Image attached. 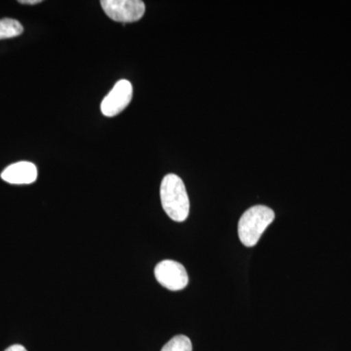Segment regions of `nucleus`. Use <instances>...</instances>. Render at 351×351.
<instances>
[{"mask_svg":"<svg viewBox=\"0 0 351 351\" xmlns=\"http://www.w3.org/2000/svg\"><path fill=\"white\" fill-rule=\"evenodd\" d=\"M24 32V27L19 21L14 19L0 20V40L19 36Z\"/></svg>","mask_w":351,"mask_h":351,"instance_id":"obj_7","label":"nucleus"},{"mask_svg":"<svg viewBox=\"0 0 351 351\" xmlns=\"http://www.w3.org/2000/svg\"><path fill=\"white\" fill-rule=\"evenodd\" d=\"M160 198L164 211L170 219L179 223L188 219L189 195L186 186L179 176L168 174L163 178L160 186Z\"/></svg>","mask_w":351,"mask_h":351,"instance_id":"obj_1","label":"nucleus"},{"mask_svg":"<svg viewBox=\"0 0 351 351\" xmlns=\"http://www.w3.org/2000/svg\"><path fill=\"white\" fill-rule=\"evenodd\" d=\"M4 351H27L25 350V346H21V345H14L9 346L7 350Z\"/></svg>","mask_w":351,"mask_h":351,"instance_id":"obj_9","label":"nucleus"},{"mask_svg":"<svg viewBox=\"0 0 351 351\" xmlns=\"http://www.w3.org/2000/svg\"><path fill=\"white\" fill-rule=\"evenodd\" d=\"M161 351H193V345L188 337L179 335L170 339Z\"/></svg>","mask_w":351,"mask_h":351,"instance_id":"obj_8","label":"nucleus"},{"mask_svg":"<svg viewBox=\"0 0 351 351\" xmlns=\"http://www.w3.org/2000/svg\"><path fill=\"white\" fill-rule=\"evenodd\" d=\"M133 97V86L128 80H122L115 83L110 93L101 104V110L108 117H115L123 112Z\"/></svg>","mask_w":351,"mask_h":351,"instance_id":"obj_5","label":"nucleus"},{"mask_svg":"<svg viewBox=\"0 0 351 351\" xmlns=\"http://www.w3.org/2000/svg\"><path fill=\"white\" fill-rule=\"evenodd\" d=\"M1 179L11 184H29L38 179V168L27 161L14 163L1 173Z\"/></svg>","mask_w":351,"mask_h":351,"instance_id":"obj_6","label":"nucleus"},{"mask_svg":"<svg viewBox=\"0 0 351 351\" xmlns=\"http://www.w3.org/2000/svg\"><path fill=\"white\" fill-rule=\"evenodd\" d=\"M274 219L276 214L274 210L263 205H257L247 210L239 223V235L241 243L246 247L255 246Z\"/></svg>","mask_w":351,"mask_h":351,"instance_id":"obj_2","label":"nucleus"},{"mask_svg":"<svg viewBox=\"0 0 351 351\" xmlns=\"http://www.w3.org/2000/svg\"><path fill=\"white\" fill-rule=\"evenodd\" d=\"M101 5L110 19L123 24L142 19L145 11L141 0H103Z\"/></svg>","mask_w":351,"mask_h":351,"instance_id":"obj_3","label":"nucleus"},{"mask_svg":"<svg viewBox=\"0 0 351 351\" xmlns=\"http://www.w3.org/2000/svg\"><path fill=\"white\" fill-rule=\"evenodd\" d=\"M41 0H20L21 4H29V5H34V4L41 3Z\"/></svg>","mask_w":351,"mask_h":351,"instance_id":"obj_10","label":"nucleus"},{"mask_svg":"<svg viewBox=\"0 0 351 351\" xmlns=\"http://www.w3.org/2000/svg\"><path fill=\"white\" fill-rule=\"evenodd\" d=\"M154 276L163 287L170 291L182 290L188 286L189 276L182 263L175 261H162L156 265Z\"/></svg>","mask_w":351,"mask_h":351,"instance_id":"obj_4","label":"nucleus"}]
</instances>
